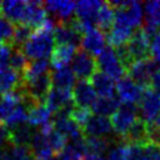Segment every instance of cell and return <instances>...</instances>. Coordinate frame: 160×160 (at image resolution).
Here are the masks:
<instances>
[{"instance_id": "6da1fadb", "label": "cell", "mask_w": 160, "mask_h": 160, "mask_svg": "<svg viewBox=\"0 0 160 160\" xmlns=\"http://www.w3.org/2000/svg\"><path fill=\"white\" fill-rule=\"evenodd\" d=\"M55 25L54 20L49 19L42 28L34 30L28 41L21 46V51L28 59L32 61L48 60V58L51 56L56 42L54 36Z\"/></svg>"}, {"instance_id": "7a4b0ae2", "label": "cell", "mask_w": 160, "mask_h": 160, "mask_svg": "<svg viewBox=\"0 0 160 160\" xmlns=\"http://www.w3.org/2000/svg\"><path fill=\"white\" fill-rule=\"evenodd\" d=\"M96 64L98 69H100L101 72L106 74L112 80H120L126 74V69L120 61L115 48L110 45L106 46L102 52L96 58Z\"/></svg>"}, {"instance_id": "3957f363", "label": "cell", "mask_w": 160, "mask_h": 160, "mask_svg": "<svg viewBox=\"0 0 160 160\" xmlns=\"http://www.w3.org/2000/svg\"><path fill=\"white\" fill-rule=\"evenodd\" d=\"M150 40H151V36L145 31L144 28H139L134 31L131 39L125 44V48L128 50V54H129L132 64L135 61L151 58Z\"/></svg>"}, {"instance_id": "277c9868", "label": "cell", "mask_w": 160, "mask_h": 160, "mask_svg": "<svg viewBox=\"0 0 160 160\" xmlns=\"http://www.w3.org/2000/svg\"><path fill=\"white\" fill-rule=\"evenodd\" d=\"M139 109L132 104H121L118 111L111 116V124L114 132L121 140V138L128 132V130L132 126V124L139 119Z\"/></svg>"}, {"instance_id": "5b68a950", "label": "cell", "mask_w": 160, "mask_h": 160, "mask_svg": "<svg viewBox=\"0 0 160 160\" xmlns=\"http://www.w3.org/2000/svg\"><path fill=\"white\" fill-rule=\"evenodd\" d=\"M158 69H159L158 62L152 58H150V59L135 61L126 70V72H128V76L131 78L138 85H140L144 89H148L150 88L151 79L154 74L158 71Z\"/></svg>"}, {"instance_id": "8992f818", "label": "cell", "mask_w": 160, "mask_h": 160, "mask_svg": "<svg viewBox=\"0 0 160 160\" xmlns=\"http://www.w3.org/2000/svg\"><path fill=\"white\" fill-rule=\"evenodd\" d=\"M138 109L141 120L146 124H154L160 116V95L151 88L145 89Z\"/></svg>"}, {"instance_id": "52a82bcc", "label": "cell", "mask_w": 160, "mask_h": 160, "mask_svg": "<svg viewBox=\"0 0 160 160\" xmlns=\"http://www.w3.org/2000/svg\"><path fill=\"white\" fill-rule=\"evenodd\" d=\"M96 69H98L96 59L92 55L88 54L82 49L76 51L71 61V70L74 71L75 76L79 80L89 81L92 78V75L96 72Z\"/></svg>"}, {"instance_id": "ba28073f", "label": "cell", "mask_w": 160, "mask_h": 160, "mask_svg": "<svg viewBox=\"0 0 160 160\" xmlns=\"http://www.w3.org/2000/svg\"><path fill=\"white\" fill-rule=\"evenodd\" d=\"M52 126L56 131L64 135L68 139V141H72V140H76L84 136L82 129L70 116V112L65 110L55 112L52 118Z\"/></svg>"}, {"instance_id": "9c48e42d", "label": "cell", "mask_w": 160, "mask_h": 160, "mask_svg": "<svg viewBox=\"0 0 160 160\" xmlns=\"http://www.w3.org/2000/svg\"><path fill=\"white\" fill-rule=\"evenodd\" d=\"M46 11L52 15L54 22L58 24H68L74 19L76 2L74 1H59V0H49L44 2Z\"/></svg>"}, {"instance_id": "30bf717a", "label": "cell", "mask_w": 160, "mask_h": 160, "mask_svg": "<svg viewBox=\"0 0 160 160\" xmlns=\"http://www.w3.org/2000/svg\"><path fill=\"white\" fill-rule=\"evenodd\" d=\"M144 90V88L138 85L129 76H124L116 84V94L122 104H139L142 98Z\"/></svg>"}, {"instance_id": "8fae6325", "label": "cell", "mask_w": 160, "mask_h": 160, "mask_svg": "<svg viewBox=\"0 0 160 160\" xmlns=\"http://www.w3.org/2000/svg\"><path fill=\"white\" fill-rule=\"evenodd\" d=\"M45 104L50 109V111L54 114L64 110L70 112L75 106L74 99H72V90L51 88Z\"/></svg>"}, {"instance_id": "7c38bea8", "label": "cell", "mask_w": 160, "mask_h": 160, "mask_svg": "<svg viewBox=\"0 0 160 160\" xmlns=\"http://www.w3.org/2000/svg\"><path fill=\"white\" fill-rule=\"evenodd\" d=\"M114 131L111 120L106 116L95 115L88 120V122L82 128L84 136H94V138H109Z\"/></svg>"}, {"instance_id": "4fadbf2b", "label": "cell", "mask_w": 160, "mask_h": 160, "mask_svg": "<svg viewBox=\"0 0 160 160\" xmlns=\"http://www.w3.org/2000/svg\"><path fill=\"white\" fill-rule=\"evenodd\" d=\"M106 34L98 28L85 32L81 39V49L92 56H99L106 48Z\"/></svg>"}, {"instance_id": "5bb4252c", "label": "cell", "mask_w": 160, "mask_h": 160, "mask_svg": "<svg viewBox=\"0 0 160 160\" xmlns=\"http://www.w3.org/2000/svg\"><path fill=\"white\" fill-rule=\"evenodd\" d=\"M28 11V1L20 0H5L0 2V14L15 25L25 22Z\"/></svg>"}, {"instance_id": "9a60e30c", "label": "cell", "mask_w": 160, "mask_h": 160, "mask_svg": "<svg viewBox=\"0 0 160 160\" xmlns=\"http://www.w3.org/2000/svg\"><path fill=\"white\" fill-rule=\"evenodd\" d=\"M96 91L94 90L90 81L79 80L72 89V99L74 104L78 108L91 109L94 102L96 101Z\"/></svg>"}, {"instance_id": "2e32d148", "label": "cell", "mask_w": 160, "mask_h": 160, "mask_svg": "<svg viewBox=\"0 0 160 160\" xmlns=\"http://www.w3.org/2000/svg\"><path fill=\"white\" fill-rule=\"evenodd\" d=\"M54 36L58 45H71L75 48L81 45L82 35L71 25V22L55 25Z\"/></svg>"}, {"instance_id": "e0dca14e", "label": "cell", "mask_w": 160, "mask_h": 160, "mask_svg": "<svg viewBox=\"0 0 160 160\" xmlns=\"http://www.w3.org/2000/svg\"><path fill=\"white\" fill-rule=\"evenodd\" d=\"M48 20H49L48 11L44 6V2L28 1V11H26L24 25H28L32 30H36V29L42 28Z\"/></svg>"}, {"instance_id": "ac0fdd59", "label": "cell", "mask_w": 160, "mask_h": 160, "mask_svg": "<svg viewBox=\"0 0 160 160\" xmlns=\"http://www.w3.org/2000/svg\"><path fill=\"white\" fill-rule=\"evenodd\" d=\"M144 12H145V20H144V29L145 31L152 38L154 34H156L160 26V1L152 0L144 4Z\"/></svg>"}, {"instance_id": "d6986e66", "label": "cell", "mask_w": 160, "mask_h": 160, "mask_svg": "<svg viewBox=\"0 0 160 160\" xmlns=\"http://www.w3.org/2000/svg\"><path fill=\"white\" fill-rule=\"evenodd\" d=\"M22 84V75L8 66L0 69V92L1 94H11L19 90Z\"/></svg>"}, {"instance_id": "ffe728a7", "label": "cell", "mask_w": 160, "mask_h": 160, "mask_svg": "<svg viewBox=\"0 0 160 160\" xmlns=\"http://www.w3.org/2000/svg\"><path fill=\"white\" fill-rule=\"evenodd\" d=\"M30 151L32 154V156L36 160H49L54 154L46 136L44 132H41L40 130L35 131L34 138L30 142Z\"/></svg>"}, {"instance_id": "44dd1931", "label": "cell", "mask_w": 160, "mask_h": 160, "mask_svg": "<svg viewBox=\"0 0 160 160\" xmlns=\"http://www.w3.org/2000/svg\"><path fill=\"white\" fill-rule=\"evenodd\" d=\"M52 112L46 106V104H36L29 109V116L28 122L32 128L42 129L52 122Z\"/></svg>"}, {"instance_id": "7402d4cb", "label": "cell", "mask_w": 160, "mask_h": 160, "mask_svg": "<svg viewBox=\"0 0 160 160\" xmlns=\"http://www.w3.org/2000/svg\"><path fill=\"white\" fill-rule=\"evenodd\" d=\"M121 141L124 144H136V145H146L149 144V136H148V124L138 119L132 126L128 130V132L121 138Z\"/></svg>"}, {"instance_id": "603a6c76", "label": "cell", "mask_w": 160, "mask_h": 160, "mask_svg": "<svg viewBox=\"0 0 160 160\" xmlns=\"http://www.w3.org/2000/svg\"><path fill=\"white\" fill-rule=\"evenodd\" d=\"M50 79H51L52 88H58V89L72 90L75 84H76L75 82L76 76L69 66H64V68L51 70L50 71Z\"/></svg>"}, {"instance_id": "cb8c5ba5", "label": "cell", "mask_w": 160, "mask_h": 160, "mask_svg": "<svg viewBox=\"0 0 160 160\" xmlns=\"http://www.w3.org/2000/svg\"><path fill=\"white\" fill-rule=\"evenodd\" d=\"M89 81L91 82V85H92L94 90L96 91V94L100 95V98L115 96L116 85H115L114 80L110 76H108L106 74H104L101 71H96Z\"/></svg>"}, {"instance_id": "d4e9b609", "label": "cell", "mask_w": 160, "mask_h": 160, "mask_svg": "<svg viewBox=\"0 0 160 160\" xmlns=\"http://www.w3.org/2000/svg\"><path fill=\"white\" fill-rule=\"evenodd\" d=\"M9 134H10V144L11 145L29 148L35 131H34V128L29 122H25V124H21V125L9 129Z\"/></svg>"}, {"instance_id": "484cf974", "label": "cell", "mask_w": 160, "mask_h": 160, "mask_svg": "<svg viewBox=\"0 0 160 160\" xmlns=\"http://www.w3.org/2000/svg\"><path fill=\"white\" fill-rule=\"evenodd\" d=\"M76 51H78L76 48L71 45H56L49 60L50 65L54 69L68 66V64L72 61Z\"/></svg>"}, {"instance_id": "4316f807", "label": "cell", "mask_w": 160, "mask_h": 160, "mask_svg": "<svg viewBox=\"0 0 160 160\" xmlns=\"http://www.w3.org/2000/svg\"><path fill=\"white\" fill-rule=\"evenodd\" d=\"M120 100L116 96H110V98H99L94 102L91 111L95 115H101V116H112L118 109L120 108Z\"/></svg>"}, {"instance_id": "83f0119b", "label": "cell", "mask_w": 160, "mask_h": 160, "mask_svg": "<svg viewBox=\"0 0 160 160\" xmlns=\"http://www.w3.org/2000/svg\"><path fill=\"white\" fill-rule=\"evenodd\" d=\"M21 100L22 96L18 91L2 96V100L0 101V124L4 125L8 121V119L14 112L15 108L21 102Z\"/></svg>"}, {"instance_id": "f1b7e54d", "label": "cell", "mask_w": 160, "mask_h": 160, "mask_svg": "<svg viewBox=\"0 0 160 160\" xmlns=\"http://www.w3.org/2000/svg\"><path fill=\"white\" fill-rule=\"evenodd\" d=\"M114 20H115V9L109 2H102L96 19L98 29H100L105 34L109 32V30L112 28Z\"/></svg>"}, {"instance_id": "f546056e", "label": "cell", "mask_w": 160, "mask_h": 160, "mask_svg": "<svg viewBox=\"0 0 160 160\" xmlns=\"http://www.w3.org/2000/svg\"><path fill=\"white\" fill-rule=\"evenodd\" d=\"M118 141H111L110 138H94V136H85V145L88 154H99L104 155L105 151L110 150L114 144Z\"/></svg>"}, {"instance_id": "4dcf8cb0", "label": "cell", "mask_w": 160, "mask_h": 160, "mask_svg": "<svg viewBox=\"0 0 160 160\" xmlns=\"http://www.w3.org/2000/svg\"><path fill=\"white\" fill-rule=\"evenodd\" d=\"M30 152V148L9 145L0 151V160H25Z\"/></svg>"}, {"instance_id": "1f68e13d", "label": "cell", "mask_w": 160, "mask_h": 160, "mask_svg": "<svg viewBox=\"0 0 160 160\" xmlns=\"http://www.w3.org/2000/svg\"><path fill=\"white\" fill-rule=\"evenodd\" d=\"M14 34H15V26L12 25V22L0 14V44L12 46Z\"/></svg>"}, {"instance_id": "d6a6232c", "label": "cell", "mask_w": 160, "mask_h": 160, "mask_svg": "<svg viewBox=\"0 0 160 160\" xmlns=\"http://www.w3.org/2000/svg\"><path fill=\"white\" fill-rule=\"evenodd\" d=\"M34 30L28 26V25H16L15 26V34H14V41H12V48L21 49V46L28 41V39L31 36Z\"/></svg>"}, {"instance_id": "836d02e7", "label": "cell", "mask_w": 160, "mask_h": 160, "mask_svg": "<svg viewBox=\"0 0 160 160\" xmlns=\"http://www.w3.org/2000/svg\"><path fill=\"white\" fill-rule=\"evenodd\" d=\"M28 64H29L28 58L24 55L21 49L12 48V52H11V58H10V68H12L18 72L22 74L24 70L26 69Z\"/></svg>"}, {"instance_id": "e575fe53", "label": "cell", "mask_w": 160, "mask_h": 160, "mask_svg": "<svg viewBox=\"0 0 160 160\" xmlns=\"http://www.w3.org/2000/svg\"><path fill=\"white\" fill-rule=\"evenodd\" d=\"M125 149L129 160H148V152L145 145L125 144Z\"/></svg>"}, {"instance_id": "d590c367", "label": "cell", "mask_w": 160, "mask_h": 160, "mask_svg": "<svg viewBox=\"0 0 160 160\" xmlns=\"http://www.w3.org/2000/svg\"><path fill=\"white\" fill-rule=\"evenodd\" d=\"M92 111L91 109H82V108H78V106H74L72 110L70 111V116L75 120V122L82 129L84 125L88 122V120L92 116Z\"/></svg>"}, {"instance_id": "8d00e7d4", "label": "cell", "mask_w": 160, "mask_h": 160, "mask_svg": "<svg viewBox=\"0 0 160 160\" xmlns=\"http://www.w3.org/2000/svg\"><path fill=\"white\" fill-rule=\"evenodd\" d=\"M108 160H129L126 156L125 144L121 140L111 146V149L109 150V154H108Z\"/></svg>"}, {"instance_id": "74e56055", "label": "cell", "mask_w": 160, "mask_h": 160, "mask_svg": "<svg viewBox=\"0 0 160 160\" xmlns=\"http://www.w3.org/2000/svg\"><path fill=\"white\" fill-rule=\"evenodd\" d=\"M150 54L156 62H160V30L150 40Z\"/></svg>"}, {"instance_id": "f35d334b", "label": "cell", "mask_w": 160, "mask_h": 160, "mask_svg": "<svg viewBox=\"0 0 160 160\" xmlns=\"http://www.w3.org/2000/svg\"><path fill=\"white\" fill-rule=\"evenodd\" d=\"M12 52V46L0 45V69L10 66V58Z\"/></svg>"}, {"instance_id": "ab89813d", "label": "cell", "mask_w": 160, "mask_h": 160, "mask_svg": "<svg viewBox=\"0 0 160 160\" xmlns=\"http://www.w3.org/2000/svg\"><path fill=\"white\" fill-rule=\"evenodd\" d=\"M149 142L160 146V126L156 124H148Z\"/></svg>"}, {"instance_id": "60d3db41", "label": "cell", "mask_w": 160, "mask_h": 160, "mask_svg": "<svg viewBox=\"0 0 160 160\" xmlns=\"http://www.w3.org/2000/svg\"><path fill=\"white\" fill-rule=\"evenodd\" d=\"M146 152H148V160H160V146L154 144H146Z\"/></svg>"}, {"instance_id": "b9f144b4", "label": "cell", "mask_w": 160, "mask_h": 160, "mask_svg": "<svg viewBox=\"0 0 160 160\" xmlns=\"http://www.w3.org/2000/svg\"><path fill=\"white\" fill-rule=\"evenodd\" d=\"M150 88H151L155 92H158V94L160 95V68H159L158 71L154 74V76H152V79H151Z\"/></svg>"}, {"instance_id": "7bdbcfd3", "label": "cell", "mask_w": 160, "mask_h": 160, "mask_svg": "<svg viewBox=\"0 0 160 160\" xmlns=\"http://www.w3.org/2000/svg\"><path fill=\"white\" fill-rule=\"evenodd\" d=\"M81 160H108V158H105L104 155H99V154H86L82 156Z\"/></svg>"}, {"instance_id": "ee69618b", "label": "cell", "mask_w": 160, "mask_h": 160, "mask_svg": "<svg viewBox=\"0 0 160 160\" xmlns=\"http://www.w3.org/2000/svg\"><path fill=\"white\" fill-rule=\"evenodd\" d=\"M2 100V95H1V92H0V101Z\"/></svg>"}, {"instance_id": "f6af8a7d", "label": "cell", "mask_w": 160, "mask_h": 160, "mask_svg": "<svg viewBox=\"0 0 160 160\" xmlns=\"http://www.w3.org/2000/svg\"><path fill=\"white\" fill-rule=\"evenodd\" d=\"M0 45H1V44H0Z\"/></svg>"}]
</instances>
